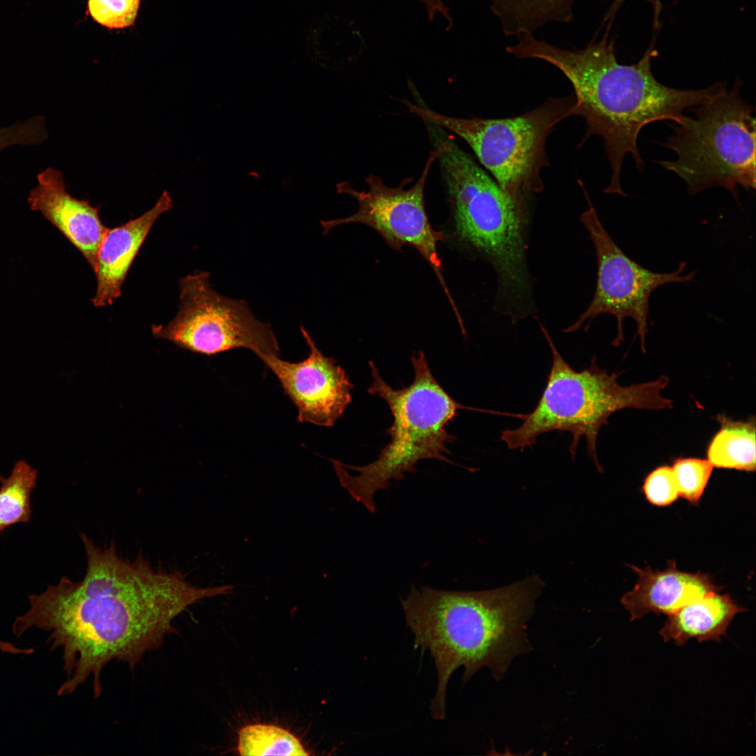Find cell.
Segmentation results:
<instances>
[{
	"mask_svg": "<svg viewBox=\"0 0 756 756\" xmlns=\"http://www.w3.org/2000/svg\"><path fill=\"white\" fill-rule=\"evenodd\" d=\"M80 538L87 558L83 580L63 577L29 596V608L12 625L16 637L32 629L45 631L50 650H62L66 679L59 696L91 678L97 698L109 662L134 669L147 652L176 633L173 622L190 606L233 592L232 584L193 586L180 571L157 570L141 555L124 559L113 543L101 547L84 533Z\"/></svg>",
	"mask_w": 756,
	"mask_h": 756,
	"instance_id": "6da1fadb",
	"label": "cell"
},
{
	"mask_svg": "<svg viewBox=\"0 0 756 756\" xmlns=\"http://www.w3.org/2000/svg\"><path fill=\"white\" fill-rule=\"evenodd\" d=\"M506 51L521 59L547 62L569 80L575 97V115L582 116L587 130L579 146L592 135L604 144L611 176L606 193L626 196L620 183L623 160L630 153L638 171L645 163L637 140L646 125L657 120L674 122L683 112L709 102L724 91L716 83L704 89L680 90L659 83L652 71L653 51L648 50L636 64H620L608 34L583 49L568 50L537 39L533 34L517 36Z\"/></svg>",
	"mask_w": 756,
	"mask_h": 756,
	"instance_id": "7a4b0ae2",
	"label": "cell"
},
{
	"mask_svg": "<svg viewBox=\"0 0 756 756\" xmlns=\"http://www.w3.org/2000/svg\"><path fill=\"white\" fill-rule=\"evenodd\" d=\"M542 584L530 577L479 592L412 587L400 599L414 648L428 651L436 668L432 718H446L447 687L458 668H463V683L483 667L498 680L517 656L530 650L526 623Z\"/></svg>",
	"mask_w": 756,
	"mask_h": 756,
	"instance_id": "3957f363",
	"label": "cell"
},
{
	"mask_svg": "<svg viewBox=\"0 0 756 756\" xmlns=\"http://www.w3.org/2000/svg\"><path fill=\"white\" fill-rule=\"evenodd\" d=\"M451 204L455 240L489 263L497 279L493 305L512 324L537 312L527 260L528 220L498 184L448 136L431 133Z\"/></svg>",
	"mask_w": 756,
	"mask_h": 756,
	"instance_id": "277c9868",
	"label": "cell"
},
{
	"mask_svg": "<svg viewBox=\"0 0 756 756\" xmlns=\"http://www.w3.org/2000/svg\"><path fill=\"white\" fill-rule=\"evenodd\" d=\"M411 361L413 381L401 389L391 388L382 378L375 364L369 362L372 381L368 391L385 400L393 417L387 430L391 440L378 458L359 466L330 460L340 485L371 513L376 510V492L388 489L392 480H402L407 473L414 472L420 461L450 462L447 444L455 438L446 426L458 410L493 413L466 407L454 400L434 377L422 351L414 354Z\"/></svg>",
	"mask_w": 756,
	"mask_h": 756,
	"instance_id": "5b68a950",
	"label": "cell"
},
{
	"mask_svg": "<svg viewBox=\"0 0 756 756\" xmlns=\"http://www.w3.org/2000/svg\"><path fill=\"white\" fill-rule=\"evenodd\" d=\"M538 323L552 354L547 382L535 408L522 414L519 426L503 430L500 440L510 449L524 451L532 448L542 434L568 432L571 436L569 452L574 460L584 437L589 456L601 471L596 452L601 427L612 414L624 409L672 408L673 401L661 395L669 379L662 375L654 381L622 386L617 382L621 372L608 373L598 367L595 358L587 368L577 371L559 352L547 329Z\"/></svg>",
	"mask_w": 756,
	"mask_h": 756,
	"instance_id": "8992f818",
	"label": "cell"
},
{
	"mask_svg": "<svg viewBox=\"0 0 756 756\" xmlns=\"http://www.w3.org/2000/svg\"><path fill=\"white\" fill-rule=\"evenodd\" d=\"M402 102L424 122L463 139L528 220L529 200L544 188L540 172L549 166L547 139L559 122L575 113L574 94L550 97L531 111L498 119L451 117L430 109L419 99Z\"/></svg>",
	"mask_w": 756,
	"mask_h": 756,
	"instance_id": "52a82bcc",
	"label": "cell"
},
{
	"mask_svg": "<svg viewBox=\"0 0 756 756\" xmlns=\"http://www.w3.org/2000/svg\"><path fill=\"white\" fill-rule=\"evenodd\" d=\"M736 80L708 103L695 106L672 125L664 146L671 160L659 164L682 179L691 195L722 187L736 197V187L755 189V118Z\"/></svg>",
	"mask_w": 756,
	"mask_h": 756,
	"instance_id": "ba28073f",
	"label": "cell"
},
{
	"mask_svg": "<svg viewBox=\"0 0 756 756\" xmlns=\"http://www.w3.org/2000/svg\"><path fill=\"white\" fill-rule=\"evenodd\" d=\"M209 277L197 271L180 279L178 312L165 326H153L154 337L205 356L245 348L258 357L279 356L270 325L258 320L245 300L214 290Z\"/></svg>",
	"mask_w": 756,
	"mask_h": 756,
	"instance_id": "9c48e42d",
	"label": "cell"
},
{
	"mask_svg": "<svg viewBox=\"0 0 756 756\" xmlns=\"http://www.w3.org/2000/svg\"><path fill=\"white\" fill-rule=\"evenodd\" d=\"M589 208L582 213L580 220L588 232L597 260V279L592 301L578 319L563 330L564 332L578 330L584 323L587 331L593 320L601 314L612 315L617 322V334L612 342L614 346L624 341L623 323L626 318L636 324L641 349L645 353V337L648 332V319L650 299L657 288L671 283L690 282L696 271L683 274L687 263L680 262L677 269L662 273L651 271L631 259L619 247L603 227L583 188Z\"/></svg>",
	"mask_w": 756,
	"mask_h": 756,
	"instance_id": "30bf717a",
	"label": "cell"
},
{
	"mask_svg": "<svg viewBox=\"0 0 756 756\" xmlns=\"http://www.w3.org/2000/svg\"><path fill=\"white\" fill-rule=\"evenodd\" d=\"M423 172L411 188L405 189L386 186L382 178L370 174L365 178L367 190H358L348 182L337 186V192L353 197L358 211L342 218L321 220L323 234L332 228L349 223L367 225L378 232L387 245L396 251L403 246L414 247L430 265L436 275L455 313L460 315L443 276L442 265L438 244L447 237L442 230H435L429 222L424 204V189L430 167L440 153L433 144Z\"/></svg>",
	"mask_w": 756,
	"mask_h": 756,
	"instance_id": "8fae6325",
	"label": "cell"
},
{
	"mask_svg": "<svg viewBox=\"0 0 756 756\" xmlns=\"http://www.w3.org/2000/svg\"><path fill=\"white\" fill-rule=\"evenodd\" d=\"M300 330L309 348L304 360L288 362L271 354L259 358L295 405L298 422L330 427L351 402L353 384L336 360L318 349L302 326Z\"/></svg>",
	"mask_w": 756,
	"mask_h": 756,
	"instance_id": "7c38bea8",
	"label": "cell"
},
{
	"mask_svg": "<svg viewBox=\"0 0 756 756\" xmlns=\"http://www.w3.org/2000/svg\"><path fill=\"white\" fill-rule=\"evenodd\" d=\"M37 185L29 193L31 210L41 213L75 246L94 271L99 247L106 228L99 208L72 196L62 174L48 167L37 175Z\"/></svg>",
	"mask_w": 756,
	"mask_h": 756,
	"instance_id": "4fadbf2b",
	"label": "cell"
},
{
	"mask_svg": "<svg viewBox=\"0 0 756 756\" xmlns=\"http://www.w3.org/2000/svg\"><path fill=\"white\" fill-rule=\"evenodd\" d=\"M172 206L169 193L164 191L155 205L141 216L123 225L106 228L94 270L97 277L95 295L91 299L94 306L111 305L120 297L128 272L153 225L161 214Z\"/></svg>",
	"mask_w": 756,
	"mask_h": 756,
	"instance_id": "5bb4252c",
	"label": "cell"
},
{
	"mask_svg": "<svg viewBox=\"0 0 756 756\" xmlns=\"http://www.w3.org/2000/svg\"><path fill=\"white\" fill-rule=\"evenodd\" d=\"M638 576L632 590L621 599L630 614V620L640 619L650 612L666 614L720 589L710 576L679 570L675 561H668L664 570H654L650 566L641 569L631 566Z\"/></svg>",
	"mask_w": 756,
	"mask_h": 756,
	"instance_id": "9a60e30c",
	"label": "cell"
},
{
	"mask_svg": "<svg viewBox=\"0 0 756 756\" xmlns=\"http://www.w3.org/2000/svg\"><path fill=\"white\" fill-rule=\"evenodd\" d=\"M744 611L729 594L711 592L668 615L659 631L665 642L684 645L691 639L720 642L735 615Z\"/></svg>",
	"mask_w": 756,
	"mask_h": 756,
	"instance_id": "2e32d148",
	"label": "cell"
},
{
	"mask_svg": "<svg viewBox=\"0 0 756 756\" xmlns=\"http://www.w3.org/2000/svg\"><path fill=\"white\" fill-rule=\"evenodd\" d=\"M720 430L707 449L713 467L754 472L756 464L755 419L734 421L724 414L717 416Z\"/></svg>",
	"mask_w": 756,
	"mask_h": 756,
	"instance_id": "e0dca14e",
	"label": "cell"
},
{
	"mask_svg": "<svg viewBox=\"0 0 756 756\" xmlns=\"http://www.w3.org/2000/svg\"><path fill=\"white\" fill-rule=\"evenodd\" d=\"M36 470L18 461L8 477H1L0 533L7 527L30 519V496L36 486Z\"/></svg>",
	"mask_w": 756,
	"mask_h": 756,
	"instance_id": "ac0fdd59",
	"label": "cell"
},
{
	"mask_svg": "<svg viewBox=\"0 0 756 756\" xmlns=\"http://www.w3.org/2000/svg\"><path fill=\"white\" fill-rule=\"evenodd\" d=\"M240 755H308L301 741L286 729L275 724H251L238 732Z\"/></svg>",
	"mask_w": 756,
	"mask_h": 756,
	"instance_id": "d6986e66",
	"label": "cell"
},
{
	"mask_svg": "<svg viewBox=\"0 0 756 756\" xmlns=\"http://www.w3.org/2000/svg\"><path fill=\"white\" fill-rule=\"evenodd\" d=\"M671 468L679 496L692 504H698L711 476L713 466L706 459L678 458L673 461Z\"/></svg>",
	"mask_w": 756,
	"mask_h": 756,
	"instance_id": "ffe728a7",
	"label": "cell"
},
{
	"mask_svg": "<svg viewBox=\"0 0 756 756\" xmlns=\"http://www.w3.org/2000/svg\"><path fill=\"white\" fill-rule=\"evenodd\" d=\"M140 0H88V9L98 24L118 29L134 24Z\"/></svg>",
	"mask_w": 756,
	"mask_h": 756,
	"instance_id": "44dd1931",
	"label": "cell"
},
{
	"mask_svg": "<svg viewBox=\"0 0 756 756\" xmlns=\"http://www.w3.org/2000/svg\"><path fill=\"white\" fill-rule=\"evenodd\" d=\"M45 118L37 115L6 127H0V153L13 145H36L48 137Z\"/></svg>",
	"mask_w": 756,
	"mask_h": 756,
	"instance_id": "7402d4cb",
	"label": "cell"
},
{
	"mask_svg": "<svg viewBox=\"0 0 756 756\" xmlns=\"http://www.w3.org/2000/svg\"><path fill=\"white\" fill-rule=\"evenodd\" d=\"M643 491L653 505L666 506L673 503L679 491L671 467L664 465L651 472L645 480Z\"/></svg>",
	"mask_w": 756,
	"mask_h": 756,
	"instance_id": "603a6c76",
	"label": "cell"
},
{
	"mask_svg": "<svg viewBox=\"0 0 756 756\" xmlns=\"http://www.w3.org/2000/svg\"><path fill=\"white\" fill-rule=\"evenodd\" d=\"M0 652L12 654L28 655L31 650L29 648H19L10 642L0 640Z\"/></svg>",
	"mask_w": 756,
	"mask_h": 756,
	"instance_id": "cb8c5ba5",
	"label": "cell"
},
{
	"mask_svg": "<svg viewBox=\"0 0 756 756\" xmlns=\"http://www.w3.org/2000/svg\"><path fill=\"white\" fill-rule=\"evenodd\" d=\"M624 1L625 0H613L610 8L606 16V20H610Z\"/></svg>",
	"mask_w": 756,
	"mask_h": 756,
	"instance_id": "d4e9b609",
	"label": "cell"
}]
</instances>
